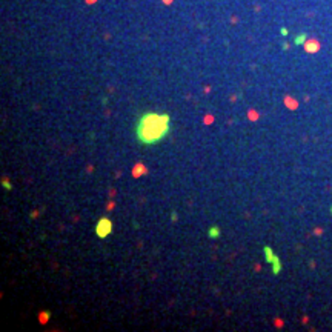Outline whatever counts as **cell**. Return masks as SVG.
<instances>
[{
  "label": "cell",
  "instance_id": "obj_1",
  "mask_svg": "<svg viewBox=\"0 0 332 332\" xmlns=\"http://www.w3.org/2000/svg\"><path fill=\"white\" fill-rule=\"evenodd\" d=\"M169 132V115L158 112H145L137 122L136 136L143 145H154Z\"/></svg>",
  "mask_w": 332,
  "mask_h": 332
},
{
  "label": "cell",
  "instance_id": "obj_2",
  "mask_svg": "<svg viewBox=\"0 0 332 332\" xmlns=\"http://www.w3.org/2000/svg\"><path fill=\"white\" fill-rule=\"evenodd\" d=\"M111 231H112V223H111V220L109 219H102L100 222L97 223V228H95V232H97V235L100 237V238H105V237H108L109 234H111Z\"/></svg>",
  "mask_w": 332,
  "mask_h": 332
},
{
  "label": "cell",
  "instance_id": "obj_3",
  "mask_svg": "<svg viewBox=\"0 0 332 332\" xmlns=\"http://www.w3.org/2000/svg\"><path fill=\"white\" fill-rule=\"evenodd\" d=\"M280 271H281L280 260H278V257H274V260H272V272H274V274H278Z\"/></svg>",
  "mask_w": 332,
  "mask_h": 332
},
{
  "label": "cell",
  "instance_id": "obj_4",
  "mask_svg": "<svg viewBox=\"0 0 332 332\" xmlns=\"http://www.w3.org/2000/svg\"><path fill=\"white\" fill-rule=\"evenodd\" d=\"M264 255H266V261H268V263H272V260H274V257H275V255L272 254V249H271L269 246L264 247Z\"/></svg>",
  "mask_w": 332,
  "mask_h": 332
},
{
  "label": "cell",
  "instance_id": "obj_5",
  "mask_svg": "<svg viewBox=\"0 0 332 332\" xmlns=\"http://www.w3.org/2000/svg\"><path fill=\"white\" fill-rule=\"evenodd\" d=\"M220 235V229L217 228V226H212L211 229H209V237L211 238H217Z\"/></svg>",
  "mask_w": 332,
  "mask_h": 332
},
{
  "label": "cell",
  "instance_id": "obj_6",
  "mask_svg": "<svg viewBox=\"0 0 332 332\" xmlns=\"http://www.w3.org/2000/svg\"><path fill=\"white\" fill-rule=\"evenodd\" d=\"M3 186H5V188H8V189H11V185L8 183V181H6V180H3Z\"/></svg>",
  "mask_w": 332,
  "mask_h": 332
}]
</instances>
